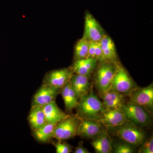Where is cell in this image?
<instances>
[{
    "label": "cell",
    "mask_w": 153,
    "mask_h": 153,
    "mask_svg": "<svg viewBox=\"0 0 153 153\" xmlns=\"http://www.w3.org/2000/svg\"><path fill=\"white\" fill-rule=\"evenodd\" d=\"M105 36L103 30L92 15L87 13L85 17L83 37L88 41H99Z\"/></svg>",
    "instance_id": "obj_12"
},
{
    "label": "cell",
    "mask_w": 153,
    "mask_h": 153,
    "mask_svg": "<svg viewBox=\"0 0 153 153\" xmlns=\"http://www.w3.org/2000/svg\"><path fill=\"white\" fill-rule=\"evenodd\" d=\"M100 63L95 77L96 88L99 94L109 90L117 66L115 62L103 61Z\"/></svg>",
    "instance_id": "obj_5"
},
{
    "label": "cell",
    "mask_w": 153,
    "mask_h": 153,
    "mask_svg": "<svg viewBox=\"0 0 153 153\" xmlns=\"http://www.w3.org/2000/svg\"><path fill=\"white\" fill-rule=\"evenodd\" d=\"M47 123L56 124L67 114L59 108L55 101L43 107Z\"/></svg>",
    "instance_id": "obj_18"
},
{
    "label": "cell",
    "mask_w": 153,
    "mask_h": 153,
    "mask_svg": "<svg viewBox=\"0 0 153 153\" xmlns=\"http://www.w3.org/2000/svg\"><path fill=\"white\" fill-rule=\"evenodd\" d=\"M81 119L76 114H67L56 123L53 138L58 140L69 139L76 136Z\"/></svg>",
    "instance_id": "obj_4"
},
{
    "label": "cell",
    "mask_w": 153,
    "mask_h": 153,
    "mask_svg": "<svg viewBox=\"0 0 153 153\" xmlns=\"http://www.w3.org/2000/svg\"><path fill=\"white\" fill-rule=\"evenodd\" d=\"M89 41L83 37L76 43L74 49V60L84 59L87 57Z\"/></svg>",
    "instance_id": "obj_22"
},
{
    "label": "cell",
    "mask_w": 153,
    "mask_h": 153,
    "mask_svg": "<svg viewBox=\"0 0 153 153\" xmlns=\"http://www.w3.org/2000/svg\"><path fill=\"white\" fill-rule=\"evenodd\" d=\"M138 150L139 153H153V136L147 138L139 147Z\"/></svg>",
    "instance_id": "obj_26"
},
{
    "label": "cell",
    "mask_w": 153,
    "mask_h": 153,
    "mask_svg": "<svg viewBox=\"0 0 153 153\" xmlns=\"http://www.w3.org/2000/svg\"><path fill=\"white\" fill-rule=\"evenodd\" d=\"M74 72L71 67L49 71L45 74L42 84L62 88L69 82Z\"/></svg>",
    "instance_id": "obj_8"
},
{
    "label": "cell",
    "mask_w": 153,
    "mask_h": 153,
    "mask_svg": "<svg viewBox=\"0 0 153 153\" xmlns=\"http://www.w3.org/2000/svg\"><path fill=\"white\" fill-rule=\"evenodd\" d=\"M28 120L30 128L33 131L42 127L47 123L43 107H32L28 116Z\"/></svg>",
    "instance_id": "obj_17"
},
{
    "label": "cell",
    "mask_w": 153,
    "mask_h": 153,
    "mask_svg": "<svg viewBox=\"0 0 153 153\" xmlns=\"http://www.w3.org/2000/svg\"><path fill=\"white\" fill-rule=\"evenodd\" d=\"M60 94L64 100L66 112L71 113L78 104L79 99L71 87L70 82H67L62 88Z\"/></svg>",
    "instance_id": "obj_19"
},
{
    "label": "cell",
    "mask_w": 153,
    "mask_h": 153,
    "mask_svg": "<svg viewBox=\"0 0 153 153\" xmlns=\"http://www.w3.org/2000/svg\"><path fill=\"white\" fill-rule=\"evenodd\" d=\"M51 142L55 146L56 153H70L73 152V146L66 142L58 140L57 142Z\"/></svg>",
    "instance_id": "obj_25"
},
{
    "label": "cell",
    "mask_w": 153,
    "mask_h": 153,
    "mask_svg": "<svg viewBox=\"0 0 153 153\" xmlns=\"http://www.w3.org/2000/svg\"><path fill=\"white\" fill-rule=\"evenodd\" d=\"M87 57L94 58L100 60V62L104 61L100 41H89V47Z\"/></svg>",
    "instance_id": "obj_23"
},
{
    "label": "cell",
    "mask_w": 153,
    "mask_h": 153,
    "mask_svg": "<svg viewBox=\"0 0 153 153\" xmlns=\"http://www.w3.org/2000/svg\"><path fill=\"white\" fill-rule=\"evenodd\" d=\"M126 120L140 128L151 125L152 114L142 107L128 101L122 107Z\"/></svg>",
    "instance_id": "obj_3"
},
{
    "label": "cell",
    "mask_w": 153,
    "mask_h": 153,
    "mask_svg": "<svg viewBox=\"0 0 153 153\" xmlns=\"http://www.w3.org/2000/svg\"><path fill=\"white\" fill-rule=\"evenodd\" d=\"M108 131L119 139L137 147H139L147 138L146 134L142 128L127 120L117 126L108 128Z\"/></svg>",
    "instance_id": "obj_2"
},
{
    "label": "cell",
    "mask_w": 153,
    "mask_h": 153,
    "mask_svg": "<svg viewBox=\"0 0 153 153\" xmlns=\"http://www.w3.org/2000/svg\"><path fill=\"white\" fill-rule=\"evenodd\" d=\"M100 42L104 61L115 62L117 58L116 51L114 43L111 38L105 35Z\"/></svg>",
    "instance_id": "obj_21"
},
{
    "label": "cell",
    "mask_w": 153,
    "mask_h": 153,
    "mask_svg": "<svg viewBox=\"0 0 153 153\" xmlns=\"http://www.w3.org/2000/svg\"><path fill=\"white\" fill-rule=\"evenodd\" d=\"M137 87V86L127 71L121 66L117 65L109 90L128 96L132 91Z\"/></svg>",
    "instance_id": "obj_6"
},
{
    "label": "cell",
    "mask_w": 153,
    "mask_h": 153,
    "mask_svg": "<svg viewBox=\"0 0 153 153\" xmlns=\"http://www.w3.org/2000/svg\"><path fill=\"white\" fill-rule=\"evenodd\" d=\"M101 102L105 110L121 108L127 102V96L112 91L99 94Z\"/></svg>",
    "instance_id": "obj_11"
},
{
    "label": "cell",
    "mask_w": 153,
    "mask_h": 153,
    "mask_svg": "<svg viewBox=\"0 0 153 153\" xmlns=\"http://www.w3.org/2000/svg\"><path fill=\"white\" fill-rule=\"evenodd\" d=\"M128 97V101L142 107L149 112L153 113V83L146 87H136L132 91Z\"/></svg>",
    "instance_id": "obj_7"
},
{
    "label": "cell",
    "mask_w": 153,
    "mask_h": 153,
    "mask_svg": "<svg viewBox=\"0 0 153 153\" xmlns=\"http://www.w3.org/2000/svg\"><path fill=\"white\" fill-rule=\"evenodd\" d=\"M91 140V144L96 153H112V140L108 130L97 134Z\"/></svg>",
    "instance_id": "obj_13"
},
{
    "label": "cell",
    "mask_w": 153,
    "mask_h": 153,
    "mask_svg": "<svg viewBox=\"0 0 153 153\" xmlns=\"http://www.w3.org/2000/svg\"><path fill=\"white\" fill-rule=\"evenodd\" d=\"M75 109L76 114L81 119L97 120L105 110L101 100L91 89L79 98Z\"/></svg>",
    "instance_id": "obj_1"
},
{
    "label": "cell",
    "mask_w": 153,
    "mask_h": 153,
    "mask_svg": "<svg viewBox=\"0 0 153 153\" xmlns=\"http://www.w3.org/2000/svg\"><path fill=\"white\" fill-rule=\"evenodd\" d=\"M70 84L78 99L88 93L91 89L89 78L84 75L74 73L70 78Z\"/></svg>",
    "instance_id": "obj_15"
},
{
    "label": "cell",
    "mask_w": 153,
    "mask_h": 153,
    "mask_svg": "<svg viewBox=\"0 0 153 153\" xmlns=\"http://www.w3.org/2000/svg\"><path fill=\"white\" fill-rule=\"evenodd\" d=\"M99 121L107 128L117 126L126 120L122 108L105 110L100 115Z\"/></svg>",
    "instance_id": "obj_14"
},
{
    "label": "cell",
    "mask_w": 153,
    "mask_h": 153,
    "mask_svg": "<svg viewBox=\"0 0 153 153\" xmlns=\"http://www.w3.org/2000/svg\"><path fill=\"white\" fill-rule=\"evenodd\" d=\"M119 140V141L116 143L114 144L112 143V153H136V148L137 147L123 140Z\"/></svg>",
    "instance_id": "obj_24"
},
{
    "label": "cell",
    "mask_w": 153,
    "mask_h": 153,
    "mask_svg": "<svg viewBox=\"0 0 153 153\" xmlns=\"http://www.w3.org/2000/svg\"><path fill=\"white\" fill-rule=\"evenodd\" d=\"M56 124L47 123L42 127L33 131L35 139L41 143H48L52 141Z\"/></svg>",
    "instance_id": "obj_20"
},
{
    "label": "cell",
    "mask_w": 153,
    "mask_h": 153,
    "mask_svg": "<svg viewBox=\"0 0 153 153\" xmlns=\"http://www.w3.org/2000/svg\"><path fill=\"white\" fill-rule=\"evenodd\" d=\"M97 60L92 58H86L75 60L71 69L74 73L84 75L90 78L91 74L96 67Z\"/></svg>",
    "instance_id": "obj_16"
},
{
    "label": "cell",
    "mask_w": 153,
    "mask_h": 153,
    "mask_svg": "<svg viewBox=\"0 0 153 153\" xmlns=\"http://www.w3.org/2000/svg\"><path fill=\"white\" fill-rule=\"evenodd\" d=\"M61 89L42 84L33 96L31 107H43L55 101L57 95L60 93Z\"/></svg>",
    "instance_id": "obj_9"
},
{
    "label": "cell",
    "mask_w": 153,
    "mask_h": 153,
    "mask_svg": "<svg viewBox=\"0 0 153 153\" xmlns=\"http://www.w3.org/2000/svg\"><path fill=\"white\" fill-rule=\"evenodd\" d=\"M83 142L82 141L78 143V146L74 148V150L73 152L74 153H90L87 149H85L83 146Z\"/></svg>",
    "instance_id": "obj_27"
},
{
    "label": "cell",
    "mask_w": 153,
    "mask_h": 153,
    "mask_svg": "<svg viewBox=\"0 0 153 153\" xmlns=\"http://www.w3.org/2000/svg\"><path fill=\"white\" fill-rule=\"evenodd\" d=\"M107 130L108 128L98 120L81 119L76 135L89 140L99 133Z\"/></svg>",
    "instance_id": "obj_10"
}]
</instances>
